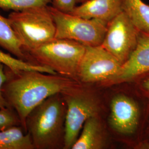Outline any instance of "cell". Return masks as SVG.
Masks as SVG:
<instances>
[{
	"instance_id": "obj_1",
	"label": "cell",
	"mask_w": 149,
	"mask_h": 149,
	"mask_svg": "<svg viewBox=\"0 0 149 149\" xmlns=\"http://www.w3.org/2000/svg\"><path fill=\"white\" fill-rule=\"evenodd\" d=\"M4 71L6 80L2 87L3 95L17 113L24 131L26 118L32 109L50 96L76 87L74 80L59 74L14 70L6 66Z\"/></svg>"
},
{
	"instance_id": "obj_2",
	"label": "cell",
	"mask_w": 149,
	"mask_h": 149,
	"mask_svg": "<svg viewBox=\"0 0 149 149\" xmlns=\"http://www.w3.org/2000/svg\"><path fill=\"white\" fill-rule=\"evenodd\" d=\"M66 104L61 93L50 96L32 109L25 123L34 149H64Z\"/></svg>"
},
{
	"instance_id": "obj_3",
	"label": "cell",
	"mask_w": 149,
	"mask_h": 149,
	"mask_svg": "<svg viewBox=\"0 0 149 149\" xmlns=\"http://www.w3.org/2000/svg\"><path fill=\"white\" fill-rule=\"evenodd\" d=\"M7 18L27 56L31 51L55 38L56 26L49 6L13 11Z\"/></svg>"
},
{
	"instance_id": "obj_4",
	"label": "cell",
	"mask_w": 149,
	"mask_h": 149,
	"mask_svg": "<svg viewBox=\"0 0 149 149\" xmlns=\"http://www.w3.org/2000/svg\"><path fill=\"white\" fill-rule=\"evenodd\" d=\"M85 50V45L74 40L55 38L27 54L28 61L47 66L58 74L75 80L78 79Z\"/></svg>"
},
{
	"instance_id": "obj_5",
	"label": "cell",
	"mask_w": 149,
	"mask_h": 149,
	"mask_svg": "<svg viewBox=\"0 0 149 149\" xmlns=\"http://www.w3.org/2000/svg\"><path fill=\"white\" fill-rule=\"evenodd\" d=\"M56 26L55 38L74 40L85 47L101 45L108 23L65 13L50 6Z\"/></svg>"
},
{
	"instance_id": "obj_6",
	"label": "cell",
	"mask_w": 149,
	"mask_h": 149,
	"mask_svg": "<svg viewBox=\"0 0 149 149\" xmlns=\"http://www.w3.org/2000/svg\"><path fill=\"white\" fill-rule=\"evenodd\" d=\"M66 104L64 149H71L86 122L97 116L98 106L89 96L79 94L76 88L61 93Z\"/></svg>"
},
{
	"instance_id": "obj_7",
	"label": "cell",
	"mask_w": 149,
	"mask_h": 149,
	"mask_svg": "<svg viewBox=\"0 0 149 149\" xmlns=\"http://www.w3.org/2000/svg\"><path fill=\"white\" fill-rule=\"evenodd\" d=\"M139 32L129 16L123 11L108 23L101 46L123 65L136 49Z\"/></svg>"
},
{
	"instance_id": "obj_8",
	"label": "cell",
	"mask_w": 149,
	"mask_h": 149,
	"mask_svg": "<svg viewBox=\"0 0 149 149\" xmlns=\"http://www.w3.org/2000/svg\"><path fill=\"white\" fill-rule=\"evenodd\" d=\"M122 66L120 61L101 45L86 47L79 67L78 79L86 83L111 81Z\"/></svg>"
},
{
	"instance_id": "obj_9",
	"label": "cell",
	"mask_w": 149,
	"mask_h": 149,
	"mask_svg": "<svg viewBox=\"0 0 149 149\" xmlns=\"http://www.w3.org/2000/svg\"><path fill=\"white\" fill-rule=\"evenodd\" d=\"M143 118V106L134 97L118 95L112 99L109 122L118 133L125 135L138 133Z\"/></svg>"
},
{
	"instance_id": "obj_10",
	"label": "cell",
	"mask_w": 149,
	"mask_h": 149,
	"mask_svg": "<svg viewBox=\"0 0 149 149\" xmlns=\"http://www.w3.org/2000/svg\"><path fill=\"white\" fill-rule=\"evenodd\" d=\"M149 71V34L139 32L136 49L130 58L123 64L114 82L133 81L140 75Z\"/></svg>"
},
{
	"instance_id": "obj_11",
	"label": "cell",
	"mask_w": 149,
	"mask_h": 149,
	"mask_svg": "<svg viewBox=\"0 0 149 149\" xmlns=\"http://www.w3.org/2000/svg\"><path fill=\"white\" fill-rule=\"evenodd\" d=\"M124 0H89L76 6L70 13L108 23L123 11Z\"/></svg>"
},
{
	"instance_id": "obj_12",
	"label": "cell",
	"mask_w": 149,
	"mask_h": 149,
	"mask_svg": "<svg viewBox=\"0 0 149 149\" xmlns=\"http://www.w3.org/2000/svg\"><path fill=\"white\" fill-rule=\"evenodd\" d=\"M101 124L97 116L89 118L82 129L72 149H100L104 145Z\"/></svg>"
},
{
	"instance_id": "obj_13",
	"label": "cell",
	"mask_w": 149,
	"mask_h": 149,
	"mask_svg": "<svg viewBox=\"0 0 149 149\" xmlns=\"http://www.w3.org/2000/svg\"><path fill=\"white\" fill-rule=\"evenodd\" d=\"M0 149H34L29 134L21 125L0 130Z\"/></svg>"
},
{
	"instance_id": "obj_14",
	"label": "cell",
	"mask_w": 149,
	"mask_h": 149,
	"mask_svg": "<svg viewBox=\"0 0 149 149\" xmlns=\"http://www.w3.org/2000/svg\"><path fill=\"white\" fill-rule=\"evenodd\" d=\"M123 11L140 32L149 34V5L143 0H124Z\"/></svg>"
},
{
	"instance_id": "obj_15",
	"label": "cell",
	"mask_w": 149,
	"mask_h": 149,
	"mask_svg": "<svg viewBox=\"0 0 149 149\" xmlns=\"http://www.w3.org/2000/svg\"><path fill=\"white\" fill-rule=\"evenodd\" d=\"M0 47L5 49L16 58L28 61L27 56L22 51L21 43L11 27L8 18L2 16L1 13Z\"/></svg>"
},
{
	"instance_id": "obj_16",
	"label": "cell",
	"mask_w": 149,
	"mask_h": 149,
	"mask_svg": "<svg viewBox=\"0 0 149 149\" xmlns=\"http://www.w3.org/2000/svg\"><path fill=\"white\" fill-rule=\"evenodd\" d=\"M0 63L14 70L37 71L50 74H58L47 66L33 64L18 58H15L11 54L5 53L1 50H0Z\"/></svg>"
},
{
	"instance_id": "obj_17",
	"label": "cell",
	"mask_w": 149,
	"mask_h": 149,
	"mask_svg": "<svg viewBox=\"0 0 149 149\" xmlns=\"http://www.w3.org/2000/svg\"><path fill=\"white\" fill-rule=\"evenodd\" d=\"M52 1V0H0V8L19 11L31 7L48 6Z\"/></svg>"
},
{
	"instance_id": "obj_18",
	"label": "cell",
	"mask_w": 149,
	"mask_h": 149,
	"mask_svg": "<svg viewBox=\"0 0 149 149\" xmlns=\"http://www.w3.org/2000/svg\"><path fill=\"white\" fill-rule=\"evenodd\" d=\"M19 125L21 126V122L15 109L11 107L0 109V130Z\"/></svg>"
},
{
	"instance_id": "obj_19",
	"label": "cell",
	"mask_w": 149,
	"mask_h": 149,
	"mask_svg": "<svg viewBox=\"0 0 149 149\" xmlns=\"http://www.w3.org/2000/svg\"><path fill=\"white\" fill-rule=\"evenodd\" d=\"M77 0H52V7L58 11L70 13L74 7Z\"/></svg>"
},
{
	"instance_id": "obj_20",
	"label": "cell",
	"mask_w": 149,
	"mask_h": 149,
	"mask_svg": "<svg viewBox=\"0 0 149 149\" xmlns=\"http://www.w3.org/2000/svg\"><path fill=\"white\" fill-rule=\"evenodd\" d=\"M4 66L3 64L0 63V109L10 107L6 100L2 91V86L6 80V76L4 71Z\"/></svg>"
},
{
	"instance_id": "obj_21",
	"label": "cell",
	"mask_w": 149,
	"mask_h": 149,
	"mask_svg": "<svg viewBox=\"0 0 149 149\" xmlns=\"http://www.w3.org/2000/svg\"><path fill=\"white\" fill-rule=\"evenodd\" d=\"M136 79H140L139 86L141 90L149 98V71L140 75Z\"/></svg>"
},
{
	"instance_id": "obj_22",
	"label": "cell",
	"mask_w": 149,
	"mask_h": 149,
	"mask_svg": "<svg viewBox=\"0 0 149 149\" xmlns=\"http://www.w3.org/2000/svg\"><path fill=\"white\" fill-rule=\"evenodd\" d=\"M142 146H144V147H149V140L148 141H145Z\"/></svg>"
},
{
	"instance_id": "obj_23",
	"label": "cell",
	"mask_w": 149,
	"mask_h": 149,
	"mask_svg": "<svg viewBox=\"0 0 149 149\" xmlns=\"http://www.w3.org/2000/svg\"><path fill=\"white\" fill-rule=\"evenodd\" d=\"M87 1H89V0H77V2H79V3H83V2H85Z\"/></svg>"
}]
</instances>
